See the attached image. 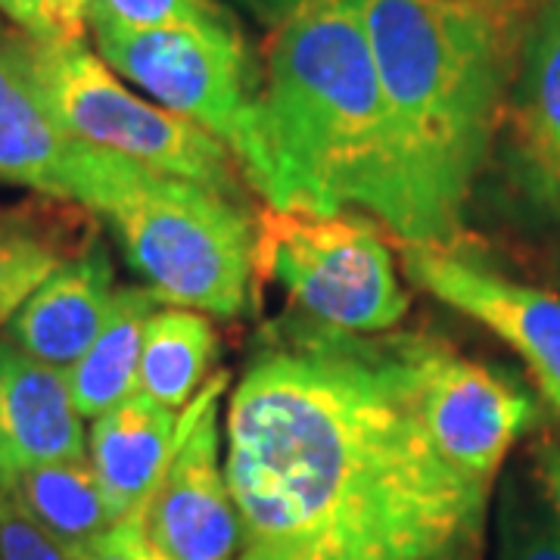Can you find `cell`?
I'll list each match as a JSON object with an SVG mask.
<instances>
[{
    "label": "cell",
    "instance_id": "obj_1",
    "mask_svg": "<svg viewBox=\"0 0 560 560\" xmlns=\"http://www.w3.org/2000/svg\"><path fill=\"white\" fill-rule=\"evenodd\" d=\"M224 436L237 560H480L492 495L436 452L381 337L283 327Z\"/></svg>",
    "mask_w": 560,
    "mask_h": 560
},
{
    "label": "cell",
    "instance_id": "obj_2",
    "mask_svg": "<svg viewBox=\"0 0 560 560\" xmlns=\"http://www.w3.org/2000/svg\"><path fill=\"white\" fill-rule=\"evenodd\" d=\"M526 3L355 0L381 75L399 243H455L492 156L517 69Z\"/></svg>",
    "mask_w": 560,
    "mask_h": 560
},
{
    "label": "cell",
    "instance_id": "obj_3",
    "mask_svg": "<svg viewBox=\"0 0 560 560\" xmlns=\"http://www.w3.org/2000/svg\"><path fill=\"white\" fill-rule=\"evenodd\" d=\"M246 184L271 209L368 212L389 228L393 143L355 0H308L271 32L261 57L259 150Z\"/></svg>",
    "mask_w": 560,
    "mask_h": 560
},
{
    "label": "cell",
    "instance_id": "obj_4",
    "mask_svg": "<svg viewBox=\"0 0 560 560\" xmlns=\"http://www.w3.org/2000/svg\"><path fill=\"white\" fill-rule=\"evenodd\" d=\"M72 202L116 231L128 265L162 305L231 320L256 302L259 215L249 202L94 147H84Z\"/></svg>",
    "mask_w": 560,
    "mask_h": 560
},
{
    "label": "cell",
    "instance_id": "obj_5",
    "mask_svg": "<svg viewBox=\"0 0 560 560\" xmlns=\"http://www.w3.org/2000/svg\"><path fill=\"white\" fill-rule=\"evenodd\" d=\"M28 47L40 94L69 138L228 200L249 202L241 165L219 138L128 91L84 40L44 44L28 38Z\"/></svg>",
    "mask_w": 560,
    "mask_h": 560
},
{
    "label": "cell",
    "instance_id": "obj_6",
    "mask_svg": "<svg viewBox=\"0 0 560 560\" xmlns=\"http://www.w3.org/2000/svg\"><path fill=\"white\" fill-rule=\"evenodd\" d=\"M256 275L287 290L305 318L355 337H381L411 308L383 234L342 215L261 209L256 221Z\"/></svg>",
    "mask_w": 560,
    "mask_h": 560
},
{
    "label": "cell",
    "instance_id": "obj_7",
    "mask_svg": "<svg viewBox=\"0 0 560 560\" xmlns=\"http://www.w3.org/2000/svg\"><path fill=\"white\" fill-rule=\"evenodd\" d=\"M94 40L119 79L219 138L246 178L259 150L261 62L243 28H94Z\"/></svg>",
    "mask_w": 560,
    "mask_h": 560
},
{
    "label": "cell",
    "instance_id": "obj_8",
    "mask_svg": "<svg viewBox=\"0 0 560 560\" xmlns=\"http://www.w3.org/2000/svg\"><path fill=\"white\" fill-rule=\"evenodd\" d=\"M423 430L470 486L492 495L508 452L539 423V399L514 377L430 334H381Z\"/></svg>",
    "mask_w": 560,
    "mask_h": 560
},
{
    "label": "cell",
    "instance_id": "obj_9",
    "mask_svg": "<svg viewBox=\"0 0 560 560\" xmlns=\"http://www.w3.org/2000/svg\"><path fill=\"white\" fill-rule=\"evenodd\" d=\"M408 280L464 318L477 320L526 364L539 399L560 420V296L455 249L401 243Z\"/></svg>",
    "mask_w": 560,
    "mask_h": 560
},
{
    "label": "cell",
    "instance_id": "obj_10",
    "mask_svg": "<svg viewBox=\"0 0 560 560\" xmlns=\"http://www.w3.org/2000/svg\"><path fill=\"white\" fill-rule=\"evenodd\" d=\"M215 374L180 415L178 448L147 501L140 526L172 560H237L243 529L221 467V389Z\"/></svg>",
    "mask_w": 560,
    "mask_h": 560
},
{
    "label": "cell",
    "instance_id": "obj_11",
    "mask_svg": "<svg viewBox=\"0 0 560 560\" xmlns=\"http://www.w3.org/2000/svg\"><path fill=\"white\" fill-rule=\"evenodd\" d=\"M81 156L84 143L66 135L40 94L28 35L0 20V184L72 202Z\"/></svg>",
    "mask_w": 560,
    "mask_h": 560
},
{
    "label": "cell",
    "instance_id": "obj_12",
    "mask_svg": "<svg viewBox=\"0 0 560 560\" xmlns=\"http://www.w3.org/2000/svg\"><path fill=\"white\" fill-rule=\"evenodd\" d=\"M116 268L97 237L75 259L60 265L7 320L3 337L22 352L69 374L97 340L116 300Z\"/></svg>",
    "mask_w": 560,
    "mask_h": 560
},
{
    "label": "cell",
    "instance_id": "obj_13",
    "mask_svg": "<svg viewBox=\"0 0 560 560\" xmlns=\"http://www.w3.org/2000/svg\"><path fill=\"white\" fill-rule=\"evenodd\" d=\"M504 125L523 180L560 200V0H529Z\"/></svg>",
    "mask_w": 560,
    "mask_h": 560
},
{
    "label": "cell",
    "instance_id": "obj_14",
    "mask_svg": "<svg viewBox=\"0 0 560 560\" xmlns=\"http://www.w3.org/2000/svg\"><path fill=\"white\" fill-rule=\"evenodd\" d=\"M66 374L0 334V477L84 458L88 436Z\"/></svg>",
    "mask_w": 560,
    "mask_h": 560
},
{
    "label": "cell",
    "instance_id": "obj_15",
    "mask_svg": "<svg viewBox=\"0 0 560 560\" xmlns=\"http://www.w3.org/2000/svg\"><path fill=\"white\" fill-rule=\"evenodd\" d=\"M180 411L150 396H131L94 420L88 460L103 486L116 523L140 521L178 448Z\"/></svg>",
    "mask_w": 560,
    "mask_h": 560
},
{
    "label": "cell",
    "instance_id": "obj_16",
    "mask_svg": "<svg viewBox=\"0 0 560 560\" xmlns=\"http://www.w3.org/2000/svg\"><path fill=\"white\" fill-rule=\"evenodd\" d=\"M97 215L54 197L0 206V327L60 265L97 241Z\"/></svg>",
    "mask_w": 560,
    "mask_h": 560
},
{
    "label": "cell",
    "instance_id": "obj_17",
    "mask_svg": "<svg viewBox=\"0 0 560 560\" xmlns=\"http://www.w3.org/2000/svg\"><path fill=\"white\" fill-rule=\"evenodd\" d=\"M162 308V302L147 287H119L109 318L91 342V349L66 374L69 393L84 420H97L116 405L138 396L140 352L147 324Z\"/></svg>",
    "mask_w": 560,
    "mask_h": 560
},
{
    "label": "cell",
    "instance_id": "obj_18",
    "mask_svg": "<svg viewBox=\"0 0 560 560\" xmlns=\"http://www.w3.org/2000/svg\"><path fill=\"white\" fill-rule=\"evenodd\" d=\"M0 486L44 533H50L75 555L116 526L88 455L25 467L10 477H0Z\"/></svg>",
    "mask_w": 560,
    "mask_h": 560
},
{
    "label": "cell",
    "instance_id": "obj_19",
    "mask_svg": "<svg viewBox=\"0 0 560 560\" xmlns=\"http://www.w3.org/2000/svg\"><path fill=\"white\" fill-rule=\"evenodd\" d=\"M215 355L219 334L209 315L178 305L160 308L147 324L143 337L140 393L172 411H184L200 396Z\"/></svg>",
    "mask_w": 560,
    "mask_h": 560
},
{
    "label": "cell",
    "instance_id": "obj_20",
    "mask_svg": "<svg viewBox=\"0 0 560 560\" xmlns=\"http://www.w3.org/2000/svg\"><path fill=\"white\" fill-rule=\"evenodd\" d=\"M88 28L160 32V28H215L237 32L241 16L221 0H88Z\"/></svg>",
    "mask_w": 560,
    "mask_h": 560
},
{
    "label": "cell",
    "instance_id": "obj_21",
    "mask_svg": "<svg viewBox=\"0 0 560 560\" xmlns=\"http://www.w3.org/2000/svg\"><path fill=\"white\" fill-rule=\"evenodd\" d=\"M499 560H560L558 523L533 477L511 470L499 489Z\"/></svg>",
    "mask_w": 560,
    "mask_h": 560
},
{
    "label": "cell",
    "instance_id": "obj_22",
    "mask_svg": "<svg viewBox=\"0 0 560 560\" xmlns=\"http://www.w3.org/2000/svg\"><path fill=\"white\" fill-rule=\"evenodd\" d=\"M0 16L44 44H79L88 38V0H0Z\"/></svg>",
    "mask_w": 560,
    "mask_h": 560
},
{
    "label": "cell",
    "instance_id": "obj_23",
    "mask_svg": "<svg viewBox=\"0 0 560 560\" xmlns=\"http://www.w3.org/2000/svg\"><path fill=\"white\" fill-rule=\"evenodd\" d=\"M0 560H79V555L44 533L0 486Z\"/></svg>",
    "mask_w": 560,
    "mask_h": 560
},
{
    "label": "cell",
    "instance_id": "obj_24",
    "mask_svg": "<svg viewBox=\"0 0 560 560\" xmlns=\"http://www.w3.org/2000/svg\"><path fill=\"white\" fill-rule=\"evenodd\" d=\"M79 560H172L162 555L153 541L147 539L140 521L116 523L109 533H103L101 539L91 548H84Z\"/></svg>",
    "mask_w": 560,
    "mask_h": 560
},
{
    "label": "cell",
    "instance_id": "obj_25",
    "mask_svg": "<svg viewBox=\"0 0 560 560\" xmlns=\"http://www.w3.org/2000/svg\"><path fill=\"white\" fill-rule=\"evenodd\" d=\"M533 480L548 501V511L560 533V436H548L533 452Z\"/></svg>",
    "mask_w": 560,
    "mask_h": 560
},
{
    "label": "cell",
    "instance_id": "obj_26",
    "mask_svg": "<svg viewBox=\"0 0 560 560\" xmlns=\"http://www.w3.org/2000/svg\"><path fill=\"white\" fill-rule=\"evenodd\" d=\"M231 3H237L243 13H249L259 25L275 32L280 22L290 20L302 3H308V0H231Z\"/></svg>",
    "mask_w": 560,
    "mask_h": 560
},
{
    "label": "cell",
    "instance_id": "obj_27",
    "mask_svg": "<svg viewBox=\"0 0 560 560\" xmlns=\"http://www.w3.org/2000/svg\"><path fill=\"white\" fill-rule=\"evenodd\" d=\"M486 3H521V0H486Z\"/></svg>",
    "mask_w": 560,
    "mask_h": 560
}]
</instances>
